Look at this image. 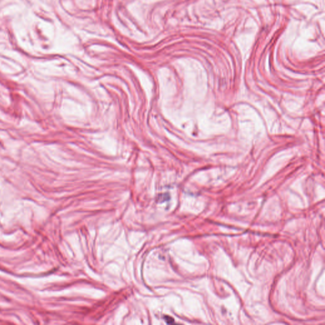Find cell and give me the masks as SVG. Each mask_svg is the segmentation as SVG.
I'll use <instances>...</instances> for the list:
<instances>
[{
    "label": "cell",
    "instance_id": "obj_1",
    "mask_svg": "<svg viewBox=\"0 0 325 325\" xmlns=\"http://www.w3.org/2000/svg\"><path fill=\"white\" fill-rule=\"evenodd\" d=\"M165 320H166V321L167 322V323H174V319H172V318H170V317L169 316H165Z\"/></svg>",
    "mask_w": 325,
    "mask_h": 325
}]
</instances>
